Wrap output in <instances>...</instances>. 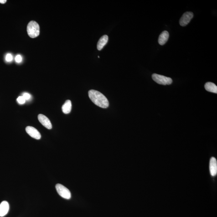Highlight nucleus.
Here are the masks:
<instances>
[{"instance_id": "1", "label": "nucleus", "mask_w": 217, "mask_h": 217, "mask_svg": "<svg viewBox=\"0 0 217 217\" xmlns=\"http://www.w3.org/2000/svg\"><path fill=\"white\" fill-rule=\"evenodd\" d=\"M88 93L89 98L95 105L103 108H107L108 107V100L105 95L100 92L96 90H90Z\"/></svg>"}, {"instance_id": "2", "label": "nucleus", "mask_w": 217, "mask_h": 217, "mask_svg": "<svg viewBox=\"0 0 217 217\" xmlns=\"http://www.w3.org/2000/svg\"><path fill=\"white\" fill-rule=\"evenodd\" d=\"M27 32L31 38L38 37L40 32L39 25L35 21H31L27 26Z\"/></svg>"}, {"instance_id": "3", "label": "nucleus", "mask_w": 217, "mask_h": 217, "mask_svg": "<svg viewBox=\"0 0 217 217\" xmlns=\"http://www.w3.org/2000/svg\"><path fill=\"white\" fill-rule=\"evenodd\" d=\"M152 78L155 82L160 85H169L173 82V80L171 78L158 74H152Z\"/></svg>"}, {"instance_id": "4", "label": "nucleus", "mask_w": 217, "mask_h": 217, "mask_svg": "<svg viewBox=\"0 0 217 217\" xmlns=\"http://www.w3.org/2000/svg\"><path fill=\"white\" fill-rule=\"evenodd\" d=\"M57 192L58 194L64 199H69L71 197L70 191L64 185L60 184H57L56 185Z\"/></svg>"}, {"instance_id": "5", "label": "nucleus", "mask_w": 217, "mask_h": 217, "mask_svg": "<svg viewBox=\"0 0 217 217\" xmlns=\"http://www.w3.org/2000/svg\"><path fill=\"white\" fill-rule=\"evenodd\" d=\"M193 14L192 12H185L183 14L180 19V25L182 26H185L189 23L191 19L193 18Z\"/></svg>"}, {"instance_id": "6", "label": "nucleus", "mask_w": 217, "mask_h": 217, "mask_svg": "<svg viewBox=\"0 0 217 217\" xmlns=\"http://www.w3.org/2000/svg\"><path fill=\"white\" fill-rule=\"evenodd\" d=\"M26 131L27 133L33 138L39 140L41 137V135L38 130L34 127L28 126L26 127Z\"/></svg>"}, {"instance_id": "7", "label": "nucleus", "mask_w": 217, "mask_h": 217, "mask_svg": "<svg viewBox=\"0 0 217 217\" xmlns=\"http://www.w3.org/2000/svg\"><path fill=\"white\" fill-rule=\"evenodd\" d=\"M38 120L46 128L48 129H51L52 125L50 120L47 117L43 114H39L38 116Z\"/></svg>"}, {"instance_id": "8", "label": "nucleus", "mask_w": 217, "mask_h": 217, "mask_svg": "<svg viewBox=\"0 0 217 217\" xmlns=\"http://www.w3.org/2000/svg\"><path fill=\"white\" fill-rule=\"evenodd\" d=\"M209 170L213 177L216 176L217 173V162L216 158L212 157L209 162Z\"/></svg>"}, {"instance_id": "9", "label": "nucleus", "mask_w": 217, "mask_h": 217, "mask_svg": "<svg viewBox=\"0 0 217 217\" xmlns=\"http://www.w3.org/2000/svg\"><path fill=\"white\" fill-rule=\"evenodd\" d=\"M9 205L8 202L4 201L0 204V217L5 216L8 213Z\"/></svg>"}, {"instance_id": "10", "label": "nucleus", "mask_w": 217, "mask_h": 217, "mask_svg": "<svg viewBox=\"0 0 217 217\" xmlns=\"http://www.w3.org/2000/svg\"><path fill=\"white\" fill-rule=\"evenodd\" d=\"M169 33L167 31H163L160 34L158 42L161 45H163L167 42L169 38Z\"/></svg>"}, {"instance_id": "11", "label": "nucleus", "mask_w": 217, "mask_h": 217, "mask_svg": "<svg viewBox=\"0 0 217 217\" xmlns=\"http://www.w3.org/2000/svg\"><path fill=\"white\" fill-rule=\"evenodd\" d=\"M108 41V36L107 35H104L99 39L97 44L98 50H101L103 47L106 45Z\"/></svg>"}, {"instance_id": "12", "label": "nucleus", "mask_w": 217, "mask_h": 217, "mask_svg": "<svg viewBox=\"0 0 217 217\" xmlns=\"http://www.w3.org/2000/svg\"><path fill=\"white\" fill-rule=\"evenodd\" d=\"M205 88L207 91L217 93V86L215 84L212 82H207L205 85Z\"/></svg>"}, {"instance_id": "13", "label": "nucleus", "mask_w": 217, "mask_h": 217, "mask_svg": "<svg viewBox=\"0 0 217 217\" xmlns=\"http://www.w3.org/2000/svg\"><path fill=\"white\" fill-rule=\"evenodd\" d=\"M72 109L71 102L70 100H68L66 101L64 105L62 107V111L65 114H69L71 111Z\"/></svg>"}, {"instance_id": "14", "label": "nucleus", "mask_w": 217, "mask_h": 217, "mask_svg": "<svg viewBox=\"0 0 217 217\" xmlns=\"http://www.w3.org/2000/svg\"><path fill=\"white\" fill-rule=\"evenodd\" d=\"M17 101L20 104H23L25 103L26 100L23 96H20L17 99Z\"/></svg>"}, {"instance_id": "15", "label": "nucleus", "mask_w": 217, "mask_h": 217, "mask_svg": "<svg viewBox=\"0 0 217 217\" xmlns=\"http://www.w3.org/2000/svg\"><path fill=\"white\" fill-rule=\"evenodd\" d=\"M22 96L24 98V99H25L26 101V100H30L31 98V95H30L28 93H24L23 94V96Z\"/></svg>"}, {"instance_id": "16", "label": "nucleus", "mask_w": 217, "mask_h": 217, "mask_svg": "<svg viewBox=\"0 0 217 217\" xmlns=\"http://www.w3.org/2000/svg\"><path fill=\"white\" fill-rule=\"evenodd\" d=\"M6 60L8 62L12 61L13 60V56H12V54H7L6 56Z\"/></svg>"}, {"instance_id": "17", "label": "nucleus", "mask_w": 217, "mask_h": 217, "mask_svg": "<svg viewBox=\"0 0 217 217\" xmlns=\"http://www.w3.org/2000/svg\"><path fill=\"white\" fill-rule=\"evenodd\" d=\"M15 60L16 62L17 63H21L22 60V56L20 55H17V56H16L15 58Z\"/></svg>"}, {"instance_id": "18", "label": "nucleus", "mask_w": 217, "mask_h": 217, "mask_svg": "<svg viewBox=\"0 0 217 217\" xmlns=\"http://www.w3.org/2000/svg\"><path fill=\"white\" fill-rule=\"evenodd\" d=\"M6 2H7L6 0H0V3H1L5 4L6 3Z\"/></svg>"}]
</instances>
